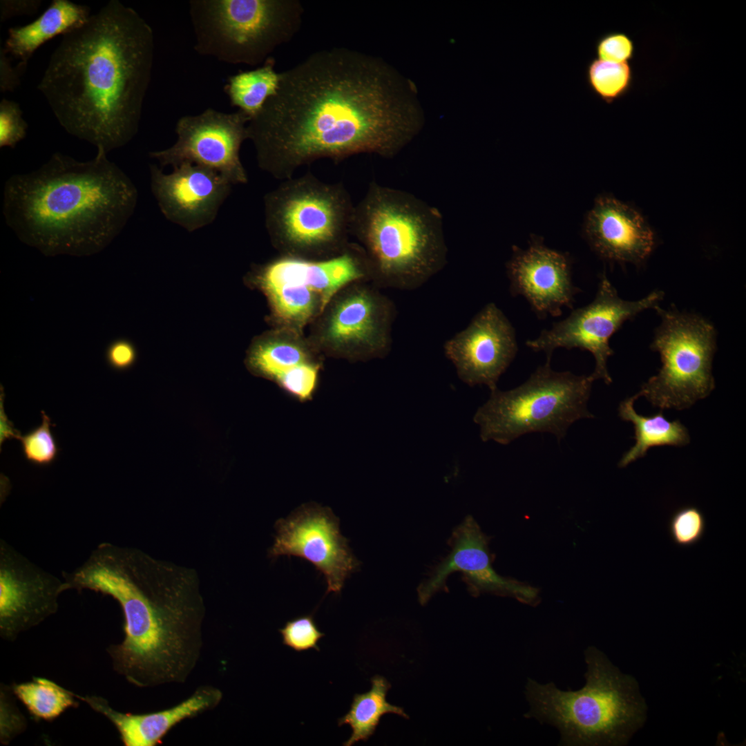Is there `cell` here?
<instances>
[{"mask_svg": "<svg viewBox=\"0 0 746 746\" xmlns=\"http://www.w3.org/2000/svg\"><path fill=\"white\" fill-rule=\"evenodd\" d=\"M421 126L386 63L335 47L282 72L276 93L249 122L247 132L259 168L283 181L321 159L392 157Z\"/></svg>", "mask_w": 746, "mask_h": 746, "instance_id": "cell-1", "label": "cell"}, {"mask_svg": "<svg viewBox=\"0 0 746 746\" xmlns=\"http://www.w3.org/2000/svg\"><path fill=\"white\" fill-rule=\"evenodd\" d=\"M62 577L68 590L99 593L120 606L124 639L106 649L115 671L141 688L186 680L202 647L204 606L195 571L102 542Z\"/></svg>", "mask_w": 746, "mask_h": 746, "instance_id": "cell-2", "label": "cell"}, {"mask_svg": "<svg viewBox=\"0 0 746 746\" xmlns=\"http://www.w3.org/2000/svg\"><path fill=\"white\" fill-rule=\"evenodd\" d=\"M154 50L151 26L111 0L62 35L37 88L68 133L108 153L137 133Z\"/></svg>", "mask_w": 746, "mask_h": 746, "instance_id": "cell-3", "label": "cell"}, {"mask_svg": "<svg viewBox=\"0 0 746 746\" xmlns=\"http://www.w3.org/2000/svg\"><path fill=\"white\" fill-rule=\"evenodd\" d=\"M107 153L79 162L54 153L38 169L12 175L3 189L6 222L24 243L47 256H88L123 229L137 190Z\"/></svg>", "mask_w": 746, "mask_h": 746, "instance_id": "cell-4", "label": "cell"}, {"mask_svg": "<svg viewBox=\"0 0 746 746\" xmlns=\"http://www.w3.org/2000/svg\"><path fill=\"white\" fill-rule=\"evenodd\" d=\"M377 287L417 289L446 265L439 210L414 195L372 182L354 204L350 225Z\"/></svg>", "mask_w": 746, "mask_h": 746, "instance_id": "cell-5", "label": "cell"}, {"mask_svg": "<svg viewBox=\"0 0 746 746\" xmlns=\"http://www.w3.org/2000/svg\"><path fill=\"white\" fill-rule=\"evenodd\" d=\"M585 685L562 691L528 678L524 715L556 727L566 746L623 745L641 727L647 706L638 682L622 673L595 647L584 651Z\"/></svg>", "mask_w": 746, "mask_h": 746, "instance_id": "cell-6", "label": "cell"}, {"mask_svg": "<svg viewBox=\"0 0 746 746\" xmlns=\"http://www.w3.org/2000/svg\"><path fill=\"white\" fill-rule=\"evenodd\" d=\"M263 208L267 231L283 255L324 259L350 245L354 204L341 182L311 173L292 177L264 195Z\"/></svg>", "mask_w": 746, "mask_h": 746, "instance_id": "cell-7", "label": "cell"}, {"mask_svg": "<svg viewBox=\"0 0 746 746\" xmlns=\"http://www.w3.org/2000/svg\"><path fill=\"white\" fill-rule=\"evenodd\" d=\"M550 361L522 385L506 391L490 390L473 417L483 441L507 445L539 432H551L560 441L574 422L593 417L587 408L593 376L555 371Z\"/></svg>", "mask_w": 746, "mask_h": 746, "instance_id": "cell-8", "label": "cell"}, {"mask_svg": "<svg viewBox=\"0 0 746 746\" xmlns=\"http://www.w3.org/2000/svg\"><path fill=\"white\" fill-rule=\"evenodd\" d=\"M195 51L232 64H263L302 24L298 0H192Z\"/></svg>", "mask_w": 746, "mask_h": 746, "instance_id": "cell-9", "label": "cell"}, {"mask_svg": "<svg viewBox=\"0 0 746 746\" xmlns=\"http://www.w3.org/2000/svg\"><path fill=\"white\" fill-rule=\"evenodd\" d=\"M256 283L267 297L282 327L300 332L317 320L345 287L371 281L363 249L350 243L341 254L324 259L282 255L257 267Z\"/></svg>", "mask_w": 746, "mask_h": 746, "instance_id": "cell-10", "label": "cell"}, {"mask_svg": "<svg viewBox=\"0 0 746 746\" xmlns=\"http://www.w3.org/2000/svg\"><path fill=\"white\" fill-rule=\"evenodd\" d=\"M655 309L661 323L651 347L660 354L662 367L634 397L644 396L661 410L687 409L715 388L711 367L716 330L698 315L658 305Z\"/></svg>", "mask_w": 746, "mask_h": 746, "instance_id": "cell-11", "label": "cell"}, {"mask_svg": "<svg viewBox=\"0 0 746 746\" xmlns=\"http://www.w3.org/2000/svg\"><path fill=\"white\" fill-rule=\"evenodd\" d=\"M367 283L350 285L332 298L317 319L315 347L352 361L388 354L396 307L376 286Z\"/></svg>", "mask_w": 746, "mask_h": 746, "instance_id": "cell-12", "label": "cell"}, {"mask_svg": "<svg viewBox=\"0 0 746 746\" xmlns=\"http://www.w3.org/2000/svg\"><path fill=\"white\" fill-rule=\"evenodd\" d=\"M663 298V293L655 291L635 301L621 298L604 274L600 278L594 300L589 305L573 309L564 319L553 323L535 339L526 345L535 352H544L551 360L557 348H578L592 354L595 360V381L602 379L609 385L612 379L607 369V360L614 354L609 345L611 336L628 320L640 312L654 308Z\"/></svg>", "mask_w": 746, "mask_h": 746, "instance_id": "cell-13", "label": "cell"}, {"mask_svg": "<svg viewBox=\"0 0 746 746\" xmlns=\"http://www.w3.org/2000/svg\"><path fill=\"white\" fill-rule=\"evenodd\" d=\"M249 121L240 110L226 113L209 108L197 115L183 116L175 125L174 144L149 152V156L162 166L194 164L218 172L233 185L247 184L240 151L248 140Z\"/></svg>", "mask_w": 746, "mask_h": 746, "instance_id": "cell-14", "label": "cell"}, {"mask_svg": "<svg viewBox=\"0 0 746 746\" xmlns=\"http://www.w3.org/2000/svg\"><path fill=\"white\" fill-rule=\"evenodd\" d=\"M276 535L271 557L296 556L309 562L325 577L327 593H339L345 580L359 566L340 531L332 512L305 505L275 524Z\"/></svg>", "mask_w": 746, "mask_h": 746, "instance_id": "cell-15", "label": "cell"}, {"mask_svg": "<svg viewBox=\"0 0 746 746\" xmlns=\"http://www.w3.org/2000/svg\"><path fill=\"white\" fill-rule=\"evenodd\" d=\"M489 539L475 519L467 516L452 533L448 542L449 554L432 568L427 578L419 586L420 603L426 604L434 593L446 589L449 575L459 572L468 591L475 597L491 593L515 598L525 604H537L539 596L537 588L503 577L493 568Z\"/></svg>", "mask_w": 746, "mask_h": 746, "instance_id": "cell-16", "label": "cell"}, {"mask_svg": "<svg viewBox=\"0 0 746 746\" xmlns=\"http://www.w3.org/2000/svg\"><path fill=\"white\" fill-rule=\"evenodd\" d=\"M68 587L0 539V635L15 640L55 614L58 599Z\"/></svg>", "mask_w": 746, "mask_h": 746, "instance_id": "cell-17", "label": "cell"}, {"mask_svg": "<svg viewBox=\"0 0 746 746\" xmlns=\"http://www.w3.org/2000/svg\"><path fill=\"white\" fill-rule=\"evenodd\" d=\"M518 350L515 330L494 303L486 304L462 330L443 344L459 379L470 387L497 388Z\"/></svg>", "mask_w": 746, "mask_h": 746, "instance_id": "cell-18", "label": "cell"}, {"mask_svg": "<svg viewBox=\"0 0 746 746\" xmlns=\"http://www.w3.org/2000/svg\"><path fill=\"white\" fill-rule=\"evenodd\" d=\"M151 192L166 220L193 231L211 224L233 184L218 172L190 163L169 173L150 165Z\"/></svg>", "mask_w": 746, "mask_h": 746, "instance_id": "cell-19", "label": "cell"}, {"mask_svg": "<svg viewBox=\"0 0 746 746\" xmlns=\"http://www.w3.org/2000/svg\"><path fill=\"white\" fill-rule=\"evenodd\" d=\"M513 249L506 263L513 296H523L540 319L561 316L563 307L573 309L575 296L581 290L573 284L566 255L537 240L525 250Z\"/></svg>", "mask_w": 746, "mask_h": 746, "instance_id": "cell-20", "label": "cell"}, {"mask_svg": "<svg viewBox=\"0 0 746 746\" xmlns=\"http://www.w3.org/2000/svg\"><path fill=\"white\" fill-rule=\"evenodd\" d=\"M584 231L593 249L602 258L639 263L653 248V233L633 207L609 197L598 198L589 212Z\"/></svg>", "mask_w": 746, "mask_h": 746, "instance_id": "cell-21", "label": "cell"}, {"mask_svg": "<svg viewBox=\"0 0 746 746\" xmlns=\"http://www.w3.org/2000/svg\"><path fill=\"white\" fill-rule=\"evenodd\" d=\"M77 699L105 716L117 729L125 746H155L178 723L216 708L223 694L218 687L202 685L186 699L169 708L146 714L118 711L104 698L95 695L79 696Z\"/></svg>", "mask_w": 746, "mask_h": 746, "instance_id": "cell-22", "label": "cell"}, {"mask_svg": "<svg viewBox=\"0 0 746 746\" xmlns=\"http://www.w3.org/2000/svg\"><path fill=\"white\" fill-rule=\"evenodd\" d=\"M314 347L303 338L300 332L281 327L253 346L249 363L254 370L287 392L303 379L319 373L320 363L314 356Z\"/></svg>", "mask_w": 746, "mask_h": 746, "instance_id": "cell-23", "label": "cell"}, {"mask_svg": "<svg viewBox=\"0 0 746 746\" xmlns=\"http://www.w3.org/2000/svg\"><path fill=\"white\" fill-rule=\"evenodd\" d=\"M90 11L86 6L68 0H54L32 22L10 28L3 49L19 59L17 65L26 69L37 49L53 37L84 23L91 15Z\"/></svg>", "mask_w": 746, "mask_h": 746, "instance_id": "cell-24", "label": "cell"}, {"mask_svg": "<svg viewBox=\"0 0 746 746\" xmlns=\"http://www.w3.org/2000/svg\"><path fill=\"white\" fill-rule=\"evenodd\" d=\"M635 400L634 396L626 399L618 408L620 418L633 423L635 439L634 446L623 455L619 461L620 468H624L644 457L653 447L684 446L690 441L687 429L679 420L669 421L662 411L650 417L638 414L633 408Z\"/></svg>", "mask_w": 746, "mask_h": 746, "instance_id": "cell-25", "label": "cell"}, {"mask_svg": "<svg viewBox=\"0 0 746 746\" xmlns=\"http://www.w3.org/2000/svg\"><path fill=\"white\" fill-rule=\"evenodd\" d=\"M371 684L368 691L354 696L349 711L338 719V726L349 725L352 729L351 736L343 744L345 746L352 745L360 740L367 741L374 733L381 717L386 714L409 718L403 708L387 701V692L391 685L384 677L374 676Z\"/></svg>", "mask_w": 746, "mask_h": 746, "instance_id": "cell-26", "label": "cell"}, {"mask_svg": "<svg viewBox=\"0 0 746 746\" xmlns=\"http://www.w3.org/2000/svg\"><path fill=\"white\" fill-rule=\"evenodd\" d=\"M275 64V59L271 56L256 69L229 77L224 86L231 105L238 107L250 120L278 89L281 73L276 71Z\"/></svg>", "mask_w": 746, "mask_h": 746, "instance_id": "cell-27", "label": "cell"}, {"mask_svg": "<svg viewBox=\"0 0 746 746\" xmlns=\"http://www.w3.org/2000/svg\"><path fill=\"white\" fill-rule=\"evenodd\" d=\"M10 687L37 720L52 721L68 709L79 706L75 694L47 678L34 677L31 681L15 683Z\"/></svg>", "mask_w": 746, "mask_h": 746, "instance_id": "cell-28", "label": "cell"}, {"mask_svg": "<svg viewBox=\"0 0 746 746\" xmlns=\"http://www.w3.org/2000/svg\"><path fill=\"white\" fill-rule=\"evenodd\" d=\"M590 90L602 102L612 104L626 96L634 82L633 68L629 62L615 63L593 58L585 69Z\"/></svg>", "mask_w": 746, "mask_h": 746, "instance_id": "cell-29", "label": "cell"}, {"mask_svg": "<svg viewBox=\"0 0 746 746\" xmlns=\"http://www.w3.org/2000/svg\"><path fill=\"white\" fill-rule=\"evenodd\" d=\"M706 519L703 513L695 506L676 509L668 522V532L672 542L679 547H691L704 537Z\"/></svg>", "mask_w": 746, "mask_h": 746, "instance_id": "cell-30", "label": "cell"}, {"mask_svg": "<svg viewBox=\"0 0 746 746\" xmlns=\"http://www.w3.org/2000/svg\"><path fill=\"white\" fill-rule=\"evenodd\" d=\"M41 413V424L23 436L20 434L18 439L28 461L37 466H47L55 461L59 450L51 432L50 419L44 411Z\"/></svg>", "mask_w": 746, "mask_h": 746, "instance_id": "cell-31", "label": "cell"}, {"mask_svg": "<svg viewBox=\"0 0 746 746\" xmlns=\"http://www.w3.org/2000/svg\"><path fill=\"white\" fill-rule=\"evenodd\" d=\"M278 631L283 637V644L298 652L309 649L319 651L318 642L325 635L318 630L311 615L289 620Z\"/></svg>", "mask_w": 746, "mask_h": 746, "instance_id": "cell-32", "label": "cell"}, {"mask_svg": "<svg viewBox=\"0 0 746 746\" xmlns=\"http://www.w3.org/2000/svg\"><path fill=\"white\" fill-rule=\"evenodd\" d=\"M595 52L596 58L603 61L631 63L635 55V46L627 33L612 31L598 37L595 44Z\"/></svg>", "mask_w": 746, "mask_h": 746, "instance_id": "cell-33", "label": "cell"}, {"mask_svg": "<svg viewBox=\"0 0 746 746\" xmlns=\"http://www.w3.org/2000/svg\"><path fill=\"white\" fill-rule=\"evenodd\" d=\"M27 128L19 104L3 99L0 103V146L14 148L26 137Z\"/></svg>", "mask_w": 746, "mask_h": 746, "instance_id": "cell-34", "label": "cell"}, {"mask_svg": "<svg viewBox=\"0 0 746 746\" xmlns=\"http://www.w3.org/2000/svg\"><path fill=\"white\" fill-rule=\"evenodd\" d=\"M11 687L1 685L0 691V740L8 745L26 728V718L18 709L10 696Z\"/></svg>", "mask_w": 746, "mask_h": 746, "instance_id": "cell-35", "label": "cell"}, {"mask_svg": "<svg viewBox=\"0 0 746 746\" xmlns=\"http://www.w3.org/2000/svg\"><path fill=\"white\" fill-rule=\"evenodd\" d=\"M25 69L17 65L13 67L6 52L1 48L0 88L1 92L12 91L19 85L20 77Z\"/></svg>", "mask_w": 746, "mask_h": 746, "instance_id": "cell-36", "label": "cell"}, {"mask_svg": "<svg viewBox=\"0 0 746 746\" xmlns=\"http://www.w3.org/2000/svg\"><path fill=\"white\" fill-rule=\"evenodd\" d=\"M107 360L113 368L124 370L133 364L135 360V352L128 343H116L109 348Z\"/></svg>", "mask_w": 746, "mask_h": 746, "instance_id": "cell-37", "label": "cell"}, {"mask_svg": "<svg viewBox=\"0 0 746 746\" xmlns=\"http://www.w3.org/2000/svg\"><path fill=\"white\" fill-rule=\"evenodd\" d=\"M40 4L41 1H1V20L5 21L16 15L33 14Z\"/></svg>", "mask_w": 746, "mask_h": 746, "instance_id": "cell-38", "label": "cell"}, {"mask_svg": "<svg viewBox=\"0 0 746 746\" xmlns=\"http://www.w3.org/2000/svg\"><path fill=\"white\" fill-rule=\"evenodd\" d=\"M0 420H1V421H0V423H1V435H0L1 445L6 439H11V438H15V439H18L19 437L20 436V433H19V432L18 430L15 429L12 423L8 420V417H6V414L4 412V410H3V403H2V396H1Z\"/></svg>", "mask_w": 746, "mask_h": 746, "instance_id": "cell-39", "label": "cell"}]
</instances>
